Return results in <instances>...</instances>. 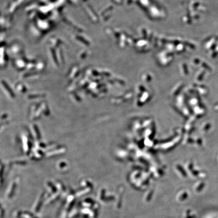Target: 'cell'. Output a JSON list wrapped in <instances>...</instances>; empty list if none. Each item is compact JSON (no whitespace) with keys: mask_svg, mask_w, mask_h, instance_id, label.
Segmentation results:
<instances>
[{"mask_svg":"<svg viewBox=\"0 0 218 218\" xmlns=\"http://www.w3.org/2000/svg\"><path fill=\"white\" fill-rule=\"evenodd\" d=\"M32 129H33L35 131V133L34 134V136L35 137V138H37V139L39 138V134L38 131L37 130L38 129L37 128V127H35V126H33L32 127Z\"/></svg>","mask_w":218,"mask_h":218,"instance_id":"1","label":"cell"}]
</instances>
